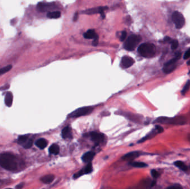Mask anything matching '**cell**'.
<instances>
[{"label":"cell","mask_w":190,"mask_h":189,"mask_svg":"<svg viewBox=\"0 0 190 189\" xmlns=\"http://www.w3.org/2000/svg\"><path fill=\"white\" fill-rule=\"evenodd\" d=\"M60 152V147L58 145L53 144L49 148V153L51 154L57 155Z\"/></svg>","instance_id":"obj_20"},{"label":"cell","mask_w":190,"mask_h":189,"mask_svg":"<svg viewBox=\"0 0 190 189\" xmlns=\"http://www.w3.org/2000/svg\"><path fill=\"white\" fill-rule=\"evenodd\" d=\"M91 140L96 144H99L104 140L105 136L103 134L97 132H92L90 133Z\"/></svg>","instance_id":"obj_11"},{"label":"cell","mask_w":190,"mask_h":189,"mask_svg":"<svg viewBox=\"0 0 190 189\" xmlns=\"http://www.w3.org/2000/svg\"><path fill=\"white\" fill-rule=\"evenodd\" d=\"M138 52L141 56L143 57L151 58L155 56L156 49L155 46L153 43H144L139 46Z\"/></svg>","instance_id":"obj_2"},{"label":"cell","mask_w":190,"mask_h":189,"mask_svg":"<svg viewBox=\"0 0 190 189\" xmlns=\"http://www.w3.org/2000/svg\"><path fill=\"white\" fill-rule=\"evenodd\" d=\"M32 144H33V141H32V140L29 139V140L27 141V142L26 143V144L24 146V147L26 148V149H29V148H30L32 147Z\"/></svg>","instance_id":"obj_27"},{"label":"cell","mask_w":190,"mask_h":189,"mask_svg":"<svg viewBox=\"0 0 190 189\" xmlns=\"http://www.w3.org/2000/svg\"><path fill=\"white\" fill-rule=\"evenodd\" d=\"M174 165L176 166L179 167L180 169L182 170L183 171H186L187 170V167L184 163L181 161H177L174 163Z\"/></svg>","instance_id":"obj_23"},{"label":"cell","mask_w":190,"mask_h":189,"mask_svg":"<svg viewBox=\"0 0 190 189\" xmlns=\"http://www.w3.org/2000/svg\"><path fill=\"white\" fill-rule=\"evenodd\" d=\"M78 13H76L74 14V21H76L78 20Z\"/></svg>","instance_id":"obj_35"},{"label":"cell","mask_w":190,"mask_h":189,"mask_svg":"<svg viewBox=\"0 0 190 189\" xmlns=\"http://www.w3.org/2000/svg\"><path fill=\"white\" fill-rule=\"evenodd\" d=\"M141 40V37L139 35H131L124 43V49L128 51L133 50L140 42Z\"/></svg>","instance_id":"obj_3"},{"label":"cell","mask_w":190,"mask_h":189,"mask_svg":"<svg viewBox=\"0 0 190 189\" xmlns=\"http://www.w3.org/2000/svg\"><path fill=\"white\" fill-rule=\"evenodd\" d=\"M187 65H190V60L188 62V63H187Z\"/></svg>","instance_id":"obj_36"},{"label":"cell","mask_w":190,"mask_h":189,"mask_svg":"<svg viewBox=\"0 0 190 189\" xmlns=\"http://www.w3.org/2000/svg\"><path fill=\"white\" fill-rule=\"evenodd\" d=\"M5 104L8 107H11L12 105V102H13V94L11 91H8L5 98Z\"/></svg>","instance_id":"obj_17"},{"label":"cell","mask_w":190,"mask_h":189,"mask_svg":"<svg viewBox=\"0 0 190 189\" xmlns=\"http://www.w3.org/2000/svg\"><path fill=\"white\" fill-rule=\"evenodd\" d=\"M156 129L157 130V131L158 133H161L164 132V129L161 126H160L159 125H157L156 126Z\"/></svg>","instance_id":"obj_33"},{"label":"cell","mask_w":190,"mask_h":189,"mask_svg":"<svg viewBox=\"0 0 190 189\" xmlns=\"http://www.w3.org/2000/svg\"><path fill=\"white\" fill-rule=\"evenodd\" d=\"M134 59L129 56H124L121 59V64L122 66L126 68L131 67L134 64Z\"/></svg>","instance_id":"obj_12"},{"label":"cell","mask_w":190,"mask_h":189,"mask_svg":"<svg viewBox=\"0 0 190 189\" xmlns=\"http://www.w3.org/2000/svg\"><path fill=\"white\" fill-rule=\"evenodd\" d=\"M61 135L64 139H68L72 138V131L71 128L68 126L64 128L62 131Z\"/></svg>","instance_id":"obj_16"},{"label":"cell","mask_w":190,"mask_h":189,"mask_svg":"<svg viewBox=\"0 0 190 189\" xmlns=\"http://www.w3.org/2000/svg\"><path fill=\"white\" fill-rule=\"evenodd\" d=\"M95 155V153L93 151H89L84 154L82 156V160L84 163H90L93 160L94 156Z\"/></svg>","instance_id":"obj_15"},{"label":"cell","mask_w":190,"mask_h":189,"mask_svg":"<svg viewBox=\"0 0 190 189\" xmlns=\"http://www.w3.org/2000/svg\"><path fill=\"white\" fill-rule=\"evenodd\" d=\"M92 170H93L92 164V163H90L87 164V165L84 168H83L82 169H81L78 173H76L74 175V179H77L85 174H88L91 173L92 172Z\"/></svg>","instance_id":"obj_10"},{"label":"cell","mask_w":190,"mask_h":189,"mask_svg":"<svg viewBox=\"0 0 190 189\" xmlns=\"http://www.w3.org/2000/svg\"><path fill=\"white\" fill-rule=\"evenodd\" d=\"M190 80H189L187 83H186L185 85L183 88V89L181 91V94L182 95H185L188 91L190 90Z\"/></svg>","instance_id":"obj_24"},{"label":"cell","mask_w":190,"mask_h":189,"mask_svg":"<svg viewBox=\"0 0 190 189\" xmlns=\"http://www.w3.org/2000/svg\"><path fill=\"white\" fill-rule=\"evenodd\" d=\"M12 65H8L0 69V75L7 73L12 69Z\"/></svg>","instance_id":"obj_25"},{"label":"cell","mask_w":190,"mask_h":189,"mask_svg":"<svg viewBox=\"0 0 190 189\" xmlns=\"http://www.w3.org/2000/svg\"><path fill=\"white\" fill-rule=\"evenodd\" d=\"M108 7H99L96 8H91L87 10H86L83 12L87 15H92L95 13H100L102 18H105V15L104 13V11L108 9Z\"/></svg>","instance_id":"obj_9"},{"label":"cell","mask_w":190,"mask_h":189,"mask_svg":"<svg viewBox=\"0 0 190 189\" xmlns=\"http://www.w3.org/2000/svg\"><path fill=\"white\" fill-rule=\"evenodd\" d=\"M172 20L176 28L181 29L185 25V19L182 13L179 11H175L172 14Z\"/></svg>","instance_id":"obj_7"},{"label":"cell","mask_w":190,"mask_h":189,"mask_svg":"<svg viewBox=\"0 0 190 189\" xmlns=\"http://www.w3.org/2000/svg\"></svg>","instance_id":"obj_38"},{"label":"cell","mask_w":190,"mask_h":189,"mask_svg":"<svg viewBox=\"0 0 190 189\" xmlns=\"http://www.w3.org/2000/svg\"><path fill=\"white\" fill-rule=\"evenodd\" d=\"M83 37L86 39H93L92 44L93 46H97L99 42V36L94 30H89L84 33Z\"/></svg>","instance_id":"obj_8"},{"label":"cell","mask_w":190,"mask_h":189,"mask_svg":"<svg viewBox=\"0 0 190 189\" xmlns=\"http://www.w3.org/2000/svg\"><path fill=\"white\" fill-rule=\"evenodd\" d=\"M181 58V54H177L175 57L168 61L164 65L163 71L166 74L170 73L174 71L176 68V63Z\"/></svg>","instance_id":"obj_5"},{"label":"cell","mask_w":190,"mask_h":189,"mask_svg":"<svg viewBox=\"0 0 190 189\" xmlns=\"http://www.w3.org/2000/svg\"><path fill=\"white\" fill-rule=\"evenodd\" d=\"M151 173V175H152V176L153 178H155V179H156V178H157L159 176V175H160L159 173H158L157 171L155 170H152Z\"/></svg>","instance_id":"obj_29"},{"label":"cell","mask_w":190,"mask_h":189,"mask_svg":"<svg viewBox=\"0 0 190 189\" xmlns=\"http://www.w3.org/2000/svg\"><path fill=\"white\" fill-rule=\"evenodd\" d=\"M166 189H182V187L179 185H176L175 186H172L167 188Z\"/></svg>","instance_id":"obj_32"},{"label":"cell","mask_w":190,"mask_h":189,"mask_svg":"<svg viewBox=\"0 0 190 189\" xmlns=\"http://www.w3.org/2000/svg\"><path fill=\"white\" fill-rule=\"evenodd\" d=\"M179 46V42L177 40H174L171 43V48L172 49H176Z\"/></svg>","instance_id":"obj_28"},{"label":"cell","mask_w":190,"mask_h":189,"mask_svg":"<svg viewBox=\"0 0 190 189\" xmlns=\"http://www.w3.org/2000/svg\"><path fill=\"white\" fill-rule=\"evenodd\" d=\"M189 139H190V135H189Z\"/></svg>","instance_id":"obj_37"},{"label":"cell","mask_w":190,"mask_h":189,"mask_svg":"<svg viewBox=\"0 0 190 189\" xmlns=\"http://www.w3.org/2000/svg\"><path fill=\"white\" fill-rule=\"evenodd\" d=\"M190 57V48L188 49L185 53L184 56H183V59H187L189 58Z\"/></svg>","instance_id":"obj_30"},{"label":"cell","mask_w":190,"mask_h":189,"mask_svg":"<svg viewBox=\"0 0 190 189\" xmlns=\"http://www.w3.org/2000/svg\"><path fill=\"white\" fill-rule=\"evenodd\" d=\"M60 16H61V12L58 11L49 12L47 15V17L51 19H57L60 18Z\"/></svg>","instance_id":"obj_21"},{"label":"cell","mask_w":190,"mask_h":189,"mask_svg":"<svg viewBox=\"0 0 190 189\" xmlns=\"http://www.w3.org/2000/svg\"><path fill=\"white\" fill-rule=\"evenodd\" d=\"M93 108L91 107H85L80 108L75 110L68 115L69 118H78L81 116L90 114L92 112Z\"/></svg>","instance_id":"obj_6"},{"label":"cell","mask_w":190,"mask_h":189,"mask_svg":"<svg viewBox=\"0 0 190 189\" xmlns=\"http://www.w3.org/2000/svg\"><path fill=\"white\" fill-rule=\"evenodd\" d=\"M158 123H161L170 124L174 125H183L186 123V119L183 116H176L172 118L166 117H160L156 120Z\"/></svg>","instance_id":"obj_4"},{"label":"cell","mask_w":190,"mask_h":189,"mask_svg":"<svg viewBox=\"0 0 190 189\" xmlns=\"http://www.w3.org/2000/svg\"><path fill=\"white\" fill-rule=\"evenodd\" d=\"M132 166L135 167H145L147 166V165L142 162H133L131 164Z\"/></svg>","instance_id":"obj_26"},{"label":"cell","mask_w":190,"mask_h":189,"mask_svg":"<svg viewBox=\"0 0 190 189\" xmlns=\"http://www.w3.org/2000/svg\"><path fill=\"white\" fill-rule=\"evenodd\" d=\"M24 186V183H21L16 186V189H22Z\"/></svg>","instance_id":"obj_34"},{"label":"cell","mask_w":190,"mask_h":189,"mask_svg":"<svg viewBox=\"0 0 190 189\" xmlns=\"http://www.w3.org/2000/svg\"><path fill=\"white\" fill-rule=\"evenodd\" d=\"M47 144H48L47 141L43 138L38 139L35 143L36 145L41 149H43L46 148L47 146Z\"/></svg>","instance_id":"obj_18"},{"label":"cell","mask_w":190,"mask_h":189,"mask_svg":"<svg viewBox=\"0 0 190 189\" xmlns=\"http://www.w3.org/2000/svg\"><path fill=\"white\" fill-rule=\"evenodd\" d=\"M126 36H127V32H125V31H123V32H122L121 37H120V40H121V41H124V40L126 39Z\"/></svg>","instance_id":"obj_31"},{"label":"cell","mask_w":190,"mask_h":189,"mask_svg":"<svg viewBox=\"0 0 190 189\" xmlns=\"http://www.w3.org/2000/svg\"><path fill=\"white\" fill-rule=\"evenodd\" d=\"M53 6L47 3H40L37 5V9L41 12H45L51 9H53Z\"/></svg>","instance_id":"obj_14"},{"label":"cell","mask_w":190,"mask_h":189,"mask_svg":"<svg viewBox=\"0 0 190 189\" xmlns=\"http://www.w3.org/2000/svg\"><path fill=\"white\" fill-rule=\"evenodd\" d=\"M28 140L29 139L27 135H21L19 137L18 139V142L20 145H22L24 147Z\"/></svg>","instance_id":"obj_22"},{"label":"cell","mask_w":190,"mask_h":189,"mask_svg":"<svg viewBox=\"0 0 190 189\" xmlns=\"http://www.w3.org/2000/svg\"><path fill=\"white\" fill-rule=\"evenodd\" d=\"M55 176L53 175H47L41 178V181L45 184H50L53 181Z\"/></svg>","instance_id":"obj_19"},{"label":"cell","mask_w":190,"mask_h":189,"mask_svg":"<svg viewBox=\"0 0 190 189\" xmlns=\"http://www.w3.org/2000/svg\"><path fill=\"white\" fill-rule=\"evenodd\" d=\"M140 155V153L139 151H132L124 155V156L122 157V159L126 161H132Z\"/></svg>","instance_id":"obj_13"},{"label":"cell","mask_w":190,"mask_h":189,"mask_svg":"<svg viewBox=\"0 0 190 189\" xmlns=\"http://www.w3.org/2000/svg\"><path fill=\"white\" fill-rule=\"evenodd\" d=\"M0 165L8 170H14L17 167L16 160L12 154L4 153L0 155Z\"/></svg>","instance_id":"obj_1"}]
</instances>
